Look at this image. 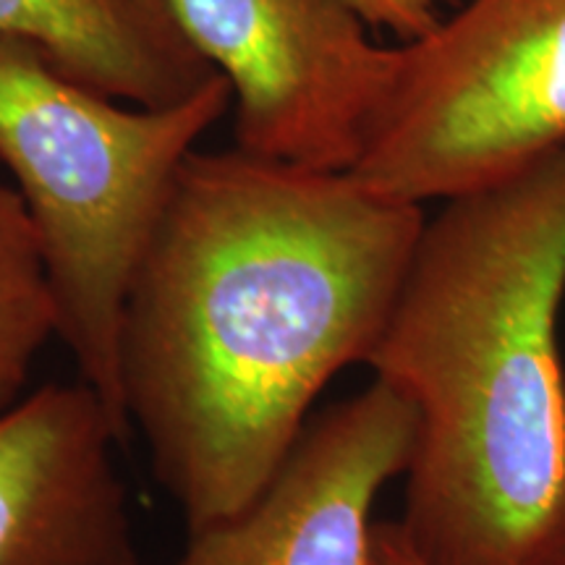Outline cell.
Listing matches in <instances>:
<instances>
[{
    "label": "cell",
    "instance_id": "obj_1",
    "mask_svg": "<svg viewBox=\"0 0 565 565\" xmlns=\"http://www.w3.org/2000/svg\"><path fill=\"white\" fill-rule=\"evenodd\" d=\"M424 223L349 171L189 154L121 330L126 412L189 534L244 511L330 380L370 362Z\"/></svg>",
    "mask_w": 565,
    "mask_h": 565
},
{
    "label": "cell",
    "instance_id": "obj_2",
    "mask_svg": "<svg viewBox=\"0 0 565 565\" xmlns=\"http://www.w3.org/2000/svg\"><path fill=\"white\" fill-rule=\"evenodd\" d=\"M565 150L443 202L370 364L416 412L398 524L429 565L565 557Z\"/></svg>",
    "mask_w": 565,
    "mask_h": 565
},
{
    "label": "cell",
    "instance_id": "obj_3",
    "mask_svg": "<svg viewBox=\"0 0 565 565\" xmlns=\"http://www.w3.org/2000/svg\"><path fill=\"white\" fill-rule=\"evenodd\" d=\"M66 79L38 47L0 38V160L38 231L58 338L129 437L121 383L134 275L196 141L233 105L217 71L168 108H124Z\"/></svg>",
    "mask_w": 565,
    "mask_h": 565
},
{
    "label": "cell",
    "instance_id": "obj_4",
    "mask_svg": "<svg viewBox=\"0 0 565 565\" xmlns=\"http://www.w3.org/2000/svg\"><path fill=\"white\" fill-rule=\"evenodd\" d=\"M351 175L424 204L565 150V0H461L414 42Z\"/></svg>",
    "mask_w": 565,
    "mask_h": 565
},
{
    "label": "cell",
    "instance_id": "obj_5",
    "mask_svg": "<svg viewBox=\"0 0 565 565\" xmlns=\"http://www.w3.org/2000/svg\"><path fill=\"white\" fill-rule=\"evenodd\" d=\"M194 51L233 89V139L257 158L351 171L393 87L351 0H168Z\"/></svg>",
    "mask_w": 565,
    "mask_h": 565
},
{
    "label": "cell",
    "instance_id": "obj_6",
    "mask_svg": "<svg viewBox=\"0 0 565 565\" xmlns=\"http://www.w3.org/2000/svg\"><path fill=\"white\" fill-rule=\"evenodd\" d=\"M414 443L412 404L374 380L309 419L270 484L189 534L173 565H370L374 500L406 475Z\"/></svg>",
    "mask_w": 565,
    "mask_h": 565
},
{
    "label": "cell",
    "instance_id": "obj_7",
    "mask_svg": "<svg viewBox=\"0 0 565 565\" xmlns=\"http://www.w3.org/2000/svg\"><path fill=\"white\" fill-rule=\"evenodd\" d=\"M121 443L84 380L0 412V565H141L113 463Z\"/></svg>",
    "mask_w": 565,
    "mask_h": 565
},
{
    "label": "cell",
    "instance_id": "obj_8",
    "mask_svg": "<svg viewBox=\"0 0 565 565\" xmlns=\"http://www.w3.org/2000/svg\"><path fill=\"white\" fill-rule=\"evenodd\" d=\"M0 38L26 42L82 87L168 108L217 74L168 0H0Z\"/></svg>",
    "mask_w": 565,
    "mask_h": 565
},
{
    "label": "cell",
    "instance_id": "obj_9",
    "mask_svg": "<svg viewBox=\"0 0 565 565\" xmlns=\"http://www.w3.org/2000/svg\"><path fill=\"white\" fill-rule=\"evenodd\" d=\"M51 335L58 317L38 231L19 189L0 179V412L17 404Z\"/></svg>",
    "mask_w": 565,
    "mask_h": 565
},
{
    "label": "cell",
    "instance_id": "obj_10",
    "mask_svg": "<svg viewBox=\"0 0 565 565\" xmlns=\"http://www.w3.org/2000/svg\"><path fill=\"white\" fill-rule=\"evenodd\" d=\"M372 30L391 32L398 42H414L435 30L445 6L461 0H351Z\"/></svg>",
    "mask_w": 565,
    "mask_h": 565
},
{
    "label": "cell",
    "instance_id": "obj_11",
    "mask_svg": "<svg viewBox=\"0 0 565 565\" xmlns=\"http://www.w3.org/2000/svg\"><path fill=\"white\" fill-rule=\"evenodd\" d=\"M370 565H429L416 553L398 521H374Z\"/></svg>",
    "mask_w": 565,
    "mask_h": 565
},
{
    "label": "cell",
    "instance_id": "obj_12",
    "mask_svg": "<svg viewBox=\"0 0 565 565\" xmlns=\"http://www.w3.org/2000/svg\"><path fill=\"white\" fill-rule=\"evenodd\" d=\"M553 565H565V557H561V561H557V563H553Z\"/></svg>",
    "mask_w": 565,
    "mask_h": 565
}]
</instances>
